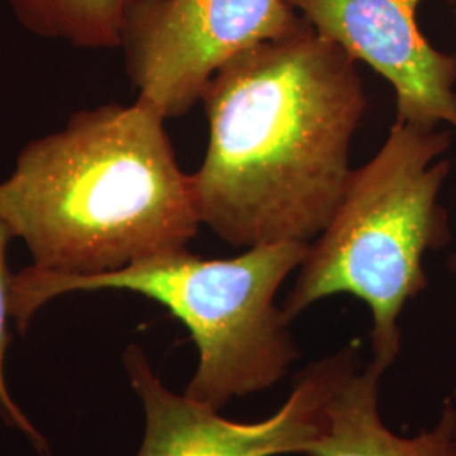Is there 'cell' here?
Returning a JSON list of instances; mask_svg holds the SVG:
<instances>
[{
	"label": "cell",
	"instance_id": "1",
	"mask_svg": "<svg viewBox=\"0 0 456 456\" xmlns=\"http://www.w3.org/2000/svg\"><path fill=\"white\" fill-rule=\"evenodd\" d=\"M357 61L308 22L232 58L201 100L210 141L193 175L200 220L224 242H308L331 222L367 98Z\"/></svg>",
	"mask_w": 456,
	"mask_h": 456
},
{
	"label": "cell",
	"instance_id": "2",
	"mask_svg": "<svg viewBox=\"0 0 456 456\" xmlns=\"http://www.w3.org/2000/svg\"><path fill=\"white\" fill-rule=\"evenodd\" d=\"M164 122L141 98L107 103L19 152L0 207L33 267L95 276L188 245L201 225L193 175Z\"/></svg>",
	"mask_w": 456,
	"mask_h": 456
},
{
	"label": "cell",
	"instance_id": "3",
	"mask_svg": "<svg viewBox=\"0 0 456 456\" xmlns=\"http://www.w3.org/2000/svg\"><path fill=\"white\" fill-rule=\"evenodd\" d=\"M308 248V242H276L248 247L233 259H203L184 247L95 276L29 265L12 279L11 313L26 333L34 314L65 294L117 289L154 299L188 328L198 348L184 394L220 411L235 397L276 386L299 357L291 322L274 299Z\"/></svg>",
	"mask_w": 456,
	"mask_h": 456
},
{
	"label": "cell",
	"instance_id": "4",
	"mask_svg": "<svg viewBox=\"0 0 456 456\" xmlns=\"http://www.w3.org/2000/svg\"><path fill=\"white\" fill-rule=\"evenodd\" d=\"M452 134L394 122L374 158L352 171L342 203L310 244L282 310L293 322L311 305L352 294L374 318V360L386 370L401 352L399 316L428 288L424 254L450 244L446 208L440 205Z\"/></svg>",
	"mask_w": 456,
	"mask_h": 456
},
{
	"label": "cell",
	"instance_id": "5",
	"mask_svg": "<svg viewBox=\"0 0 456 456\" xmlns=\"http://www.w3.org/2000/svg\"><path fill=\"white\" fill-rule=\"evenodd\" d=\"M301 22L288 0H142L120 48L137 98L171 118L195 107L232 58Z\"/></svg>",
	"mask_w": 456,
	"mask_h": 456
},
{
	"label": "cell",
	"instance_id": "6",
	"mask_svg": "<svg viewBox=\"0 0 456 456\" xmlns=\"http://www.w3.org/2000/svg\"><path fill=\"white\" fill-rule=\"evenodd\" d=\"M132 389L139 395L146 429L135 456L306 455L325 426L326 406L346 372L360 363L350 345L308 365L276 414L256 423L230 421L218 409L167 389L139 345L122 355Z\"/></svg>",
	"mask_w": 456,
	"mask_h": 456
},
{
	"label": "cell",
	"instance_id": "7",
	"mask_svg": "<svg viewBox=\"0 0 456 456\" xmlns=\"http://www.w3.org/2000/svg\"><path fill=\"white\" fill-rule=\"evenodd\" d=\"M288 2L322 37L391 83L395 122L456 129V58L435 48L419 29L424 0Z\"/></svg>",
	"mask_w": 456,
	"mask_h": 456
},
{
	"label": "cell",
	"instance_id": "8",
	"mask_svg": "<svg viewBox=\"0 0 456 456\" xmlns=\"http://www.w3.org/2000/svg\"><path fill=\"white\" fill-rule=\"evenodd\" d=\"M386 369L372 360L338 382L326 406L325 426L306 456H456V406L448 397L431 429L404 438L379 412L380 379Z\"/></svg>",
	"mask_w": 456,
	"mask_h": 456
},
{
	"label": "cell",
	"instance_id": "9",
	"mask_svg": "<svg viewBox=\"0 0 456 456\" xmlns=\"http://www.w3.org/2000/svg\"><path fill=\"white\" fill-rule=\"evenodd\" d=\"M29 33L75 48L115 49L134 9L142 0H7Z\"/></svg>",
	"mask_w": 456,
	"mask_h": 456
},
{
	"label": "cell",
	"instance_id": "10",
	"mask_svg": "<svg viewBox=\"0 0 456 456\" xmlns=\"http://www.w3.org/2000/svg\"><path fill=\"white\" fill-rule=\"evenodd\" d=\"M12 239H16V235L0 207V419L11 429H16L20 435H24L39 452V455L49 456L48 441L29 421L28 414L19 408L5 380L4 367H5V352L11 343L9 320H12L11 294H12V279H14V274H11L7 267V247Z\"/></svg>",
	"mask_w": 456,
	"mask_h": 456
},
{
	"label": "cell",
	"instance_id": "11",
	"mask_svg": "<svg viewBox=\"0 0 456 456\" xmlns=\"http://www.w3.org/2000/svg\"><path fill=\"white\" fill-rule=\"evenodd\" d=\"M446 265H448V271L453 274V277L456 279V254L455 256H452L448 262H446Z\"/></svg>",
	"mask_w": 456,
	"mask_h": 456
}]
</instances>
